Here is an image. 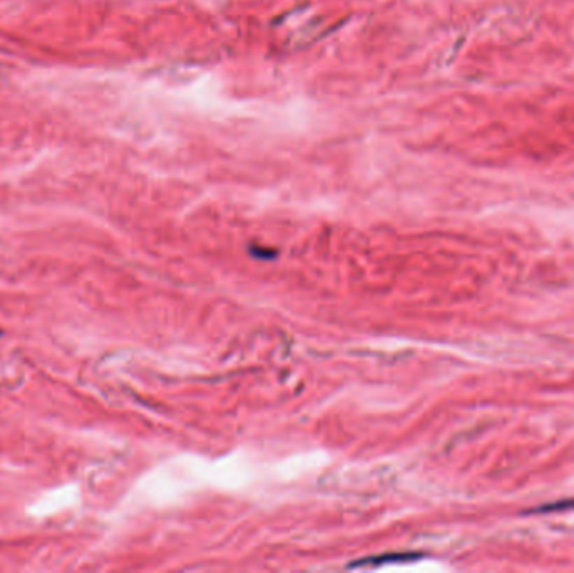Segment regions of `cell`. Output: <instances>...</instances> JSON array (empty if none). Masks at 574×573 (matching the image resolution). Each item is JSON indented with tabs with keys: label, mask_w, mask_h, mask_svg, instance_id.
<instances>
[{
	"label": "cell",
	"mask_w": 574,
	"mask_h": 573,
	"mask_svg": "<svg viewBox=\"0 0 574 573\" xmlns=\"http://www.w3.org/2000/svg\"><path fill=\"white\" fill-rule=\"evenodd\" d=\"M418 553H389V555H380V556H370V558H363L359 562L351 565V567H363V565H385L393 562H406V560L418 558Z\"/></svg>",
	"instance_id": "6da1fadb"
}]
</instances>
